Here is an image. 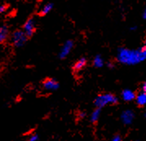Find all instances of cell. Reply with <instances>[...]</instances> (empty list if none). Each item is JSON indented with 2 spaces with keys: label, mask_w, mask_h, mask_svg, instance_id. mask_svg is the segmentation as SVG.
Here are the masks:
<instances>
[{
  "label": "cell",
  "mask_w": 146,
  "mask_h": 141,
  "mask_svg": "<svg viewBox=\"0 0 146 141\" xmlns=\"http://www.w3.org/2000/svg\"><path fill=\"white\" fill-rule=\"evenodd\" d=\"M117 60L126 65H135L146 60V41L139 49H129L122 47L117 52Z\"/></svg>",
  "instance_id": "6da1fadb"
},
{
  "label": "cell",
  "mask_w": 146,
  "mask_h": 141,
  "mask_svg": "<svg viewBox=\"0 0 146 141\" xmlns=\"http://www.w3.org/2000/svg\"><path fill=\"white\" fill-rule=\"evenodd\" d=\"M117 101H118L117 97L115 95L112 94V93H104V94H100L98 96H96V98L94 101V104L96 108L102 109L106 105H115L117 104Z\"/></svg>",
  "instance_id": "7a4b0ae2"
},
{
  "label": "cell",
  "mask_w": 146,
  "mask_h": 141,
  "mask_svg": "<svg viewBox=\"0 0 146 141\" xmlns=\"http://www.w3.org/2000/svg\"><path fill=\"white\" fill-rule=\"evenodd\" d=\"M29 39V37L23 31V30H17L14 31L11 36V42L12 45L17 48H21L25 45Z\"/></svg>",
  "instance_id": "3957f363"
},
{
  "label": "cell",
  "mask_w": 146,
  "mask_h": 141,
  "mask_svg": "<svg viewBox=\"0 0 146 141\" xmlns=\"http://www.w3.org/2000/svg\"><path fill=\"white\" fill-rule=\"evenodd\" d=\"M74 42L73 40L70 39V40L64 42V43L62 45V47L59 52V58L61 60L65 59L71 53L73 48H74Z\"/></svg>",
  "instance_id": "277c9868"
},
{
  "label": "cell",
  "mask_w": 146,
  "mask_h": 141,
  "mask_svg": "<svg viewBox=\"0 0 146 141\" xmlns=\"http://www.w3.org/2000/svg\"><path fill=\"white\" fill-rule=\"evenodd\" d=\"M23 31L29 38H31L34 35V34L36 31V21H35V18H29L25 22L23 25Z\"/></svg>",
  "instance_id": "5b68a950"
},
{
  "label": "cell",
  "mask_w": 146,
  "mask_h": 141,
  "mask_svg": "<svg viewBox=\"0 0 146 141\" xmlns=\"http://www.w3.org/2000/svg\"><path fill=\"white\" fill-rule=\"evenodd\" d=\"M42 87L47 91H55L58 90L60 87V84L58 81H56V79L49 77L42 82Z\"/></svg>",
  "instance_id": "8992f818"
},
{
  "label": "cell",
  "mask_w": 146,
  "mask_h": 141,
  "mask_svg": "<svg viewBox=\"0 0 146 141\" xmlns=\"http://www.w3.org/2000/svg\"><path fill=\"white\" fill-rule=\"evenodd\" d=\"M134 118V112L130 110V109L124 110V111L122 113V114H121V120H122L123 123L125 124V125H130V124L132 123Z\"/></svg>",
  "instance_id": "52a82bcc"
},
{
  "label": "cell",
  "mask_w": 146,
  "mask_h": 141,
  "mask_svg": "<svg viewBox=\"0 0 146 141\" xmlns=\"http://www.w3.org/2000/svg\"><path fill=\"white\" fill-rule=\"evenodd\" d=\"M87 63H88L87 59L85 57H81L74 63V65H73V70L74 72H79L85 68V66L87 65Z\"/></svg>",
  "instance_id": "ba28073f"
},
{
  "label": "cell",
  "mask_w": 146,
  "mask_h": 141,
  "mask_svg": "<svg viewBox=\"0 0 146 141\" xmlns=\"http://www.w3.org/2000/svg\"><path fill=\"white\" fill-rule=\"evenodd\" d=\"M135 94L133 91L130 90V89H125L123 90L122 92V98L123 100L129 102V101H132L135 99Z\"/></svg>",
  "instance_id": "9c48e42d"
},
{
  "label": "cell",
  "mask_w": 146,
  "mask_h": 141,
  "mask_svg": "<svg viewBox=\"0 0 146 141\" xmlns=\"http://www.w3.org/2000/svg\"><path fill=\"white\" fill-rule=\"evenodd\" d=\"M9 36V29L6 24L0 26V43H3L7 40Z\"/></svg>",
  "instance_id": "30bf717a"
},
{
  "label": "cell",
  "mask_w": 146,
  "mask_h": 141,
  "mask_svg": "<svg viewBox=\"0 0 146 141\" xmlns=\"http://www.w3.org/2000/svg\"><path fill=\"white\" fill-rule=\"evenodd\" d=\"M92 63H93V66L95 68H96V69H100V68H102V67L105 65V60L102 57V56H100V55H96V56L94 57Z\"/></svg>",
  "instance_id": "8fae6325"
},
{
  "label": "cell",
  "mask_w": 146,
  "mask_h": 141,
  "mask_svg": "<svg viewBox=\"0 0 146 141\" xmlns=\"http://www.w3.org/2000/svg\"><path fill=\"white\" fill-rule=\"evenodd\" d=\"M53 7H54V5H53L52 3H45L41 7L40 11H39V14L41 16H46L48 13H50L52 11Z\"/></svg>",
  "instance_id": "7c38bea8"
},
{
  "label": "cell",
  "mask_w": 146,
  "mask_h": 141,
  "mask_svg": "<svg viewBox=\"0 0 146 141\" xmlns=\"http://www.w3.org/2000/svg\"><path fill=\"white\" fill-rule=\"evenodd\" d=\"M135 101L136 104L139 106H145L146 105V93L142 91L135 96Z\"/></svg>",
  "instance_id": "4fadbf2b"
},
{
  "label": "cell",
  "mask_w": 146,
  "mask_h": 141,
  "mask_svg": "<svg viewBox=\"0 0 146 141\" xmlns=\"http://www.w3.org/2000/svg\"><path fill=\"white\" fill-rule=\"evenodd\" d=\"M100 109H101L96 108V109L92 113V114H91V116H90V120H91L92 122H93V123L94 122H96L99 120L100 116Z\"/></svg>",
  "instance_id": "5bb4252c"
},
{
  "label": "cell",
  "mask_w": 146,
  "mask_h": 141,
  "mask_svg": "<svg viewBox=\"0 0 146 141\" xmlns=\"http://www.w3.org/2000/svg\"><path fill=\"white\" fill-rule=\"evenodd\" d=\"M38 135L37 134H33L29 137L28 141H38Z\"/></svg>",
  "instance_id": "9a60e30c"
},
{
  "label": "cell",
  "mask_w": 146,
  "mask_h": 141,
  "mask_svg": "<svg viewBox=\"0 0 146 141\" xmlns=\"http://www.w3.org/2000/svg\"><path fill=\"white\" fill-rule=\"evenodd\" d=\"M7 7L4 4H2L0 5V13H3V12H6Z\"/></svg>",
  "instance_id": "2e32d148"
},
{
  "label": "cell",
  "mask_w": 146,
  "mask_h": 141,
  "mask_svg": "<svg viewBox=\"0 0 146 141\" xmlns=\"http://www.w3.org/2000/svg\"><path fill=\"white\" fill-rule=\"evenodd\" d=\"M111 141H123L122 140V138L120 135H115L113 139L111 140Z\"/></svg>",
  "instance_id": "e0dca14e"
},
{
  "label": "cell",
  "mask_w": 146,
  "mask_h": 141,
  "mask_svg": "<svg viewBox=\"0 0 146 141\" xmlns=\"http://www.w3.org/2000/svg\"><path fill=\"white\" fill-rule=\"evenodd\" d=\"M142 90H143V91L144 92H145L146 93V81L144 83H143V85H142Z\"/></svg>",
  "instance_id": "ac0fdd59"
},
{
  "label": "cell",
  "mask_w": 146,
  "mask_h": 141,
  "mask_svg": "<svg viewBox=\"0 0 146 141\" xmlns=\"http://www.w3.org/2000/svg\"><path fill=\"white\" fill-rule=\"evenodd\" d=\"M85 116H86V113H85L84 112H81V113H79V118H85Z\"/></svg>",
  "instance_id": "d6986e66"
},
{
  "label": "cell",
  "mask_w": 146,
  "mask_h": 141,
  "mask_svg": "<svg viewBox=\"0 0 146 141\" xmlns=\"http://www.w3.org/2000/svg\"><path fill=\"white\" fill-rule=\"evenodd\" d=\"M113 66H114V65H113V64H112L111 62H109V63H108V67H109V68L112 69V68H113Z\"/></svg>",
  "instance_id": "ffe728a7"
},
{
  "label": "cell",
  "mask_w": 146,
  "mask_h": 141,
  "mask_svg": "<svg viewBox=\"0 0 146 141\" xmlns=\"http://www.w3.org/2000/svg\"><path fill=\"white\" fill-rule=\"evenodd\" d=\"M143 17L146 19V7L145 8V10H144V12H143Z\"/></svg>",
  "instance_id": "44dd1931"
},
{
  "label": "cell",
  "mask_w": 146,
  "mask_h": 141,
  "mask_svg": "<svg viewBox=\"0 0 146 141\" xmlns=\"http://www.w3.org/2000/svg\"><path fill=\"white\" fill-rule=\"evenodd\" d=\"M145 118H146V111H145Z\"/></svg>",
  "instance_id": "7402d4cb"
}]
</instances>
